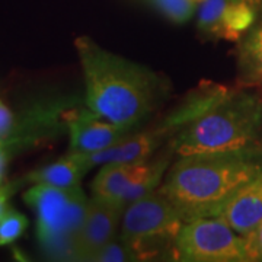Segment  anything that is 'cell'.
<instances>
[{"instance_id": "cell-1", "label": "cell", "mask_w": 262, "mask_h": 262, "mask_svg": "<svg viewBox=\"0 0 262 262\" xmlns=\"http://www.w3.org/2000/svg\"><path fill=\"white\" fill-rule=\"evenodd\" d=\"M84 79V102L98 117L131 130L169 94L165 76L102 48L86 35L76 38Z\"/></svg>"}, {"instance_id": "cell-2", "label": "cell", "mask_w": 262, "mask_h": 262, "mask_svg": "<svg viewBox=\"0 0 262 262\" xmlns=\"http://www.w3.org/2000/svg\"><path fill=\"white\" fill-rule=\"evenodd\" d=\"M262 172V140L244 147L179 156L159 189L185 222L217 217L232 196Z\"/></svg>"}, {"instance_id": "cell-3", "label": "cell", "mask_w": 262, "mask_h": 262, "mask_svg": "<svg viewBox=\"0 0 262 262\" xmlns=\"http://www.w3.org/2000/svg\"><path fill=\"white\" fill-rule=\"evenodd\" d=\"M262 140V88L227 89L206 113L166 144L173 155L237 149Z\"/></svg>"}, {"instance_id": "cell-4", "label": "cell", "mask_w": 262, "mask_h": 262, "mask_svg": "<svg viewBox=\"0 0 262 262\" xmlns=\"http://www.w3.org/2000/svg\"><path fill=\"white\" fill-rule=\"evenodd\" d=\"M229 88L214 82H201L170 113L149 130L133 131L121 141L92 155H79L86 168L105 163H136L149 160L150 156L175 139L181 131L195 121L200 115L219 101ZM76 155V153H75Z\"/></svg>"}, {"instance_id": "cell-5", "label": "cell", "mask_w": 262, "mask_h": 262, "mask_svg": "<svg viewBox=\"0 0 262 262\" xmlns=\"http://www.w3.org/2000/svg\"><path fill=\"white\" fill-rule=\"evenodd\" d=\"M24 201L37 213V237L46 255L76 261V241L89 203L80 187L35 184L24 194Z\"/></svg>"}, {"instance_id": "cell-6", "label": "cell", "mask_w": 262, "mask_h": 262, "mask_svg": "<svg viewBox=\"0 0 262 262\" xmlns=\"http://www.w3.org/2000/svg\"><path fill=\"white\" fill-rule=\"evenodd\" d=\"M185 223L177 206L159 188L125 207L118 237L134 251L139 261L177 259L175 244Z\"/></svg>"}, {"instance_id": "cell-7", "label": "cell", "mask_w": 262, "mask_h": 262, "mask_svg": "<svg viewBox=\"0 0 262 262\" xmlns=\"http://www.w3.org/2000/svg\"><path fill=\"white\" fill-rule=\"evenodd\" d=\"M177 261L248 262L244 236L222 217H200L185 222L175 244Z\"/></svg>"}, {"instance_id": "cell-8", "label": "cell", "mask_w": 262, "mask_h": 262, "mask_svg": "<svg viewBox=\"0 0 262 262\" xmlns=\"http://www.w3.org/2000/svg\"><path fill=\"white\" fill-rule=\"evenodd\" d=\"M172 156L175 155L166 147L153 160L105 163L92 182V192L94 195L118 201L127 207L159 188Z\"/></svg>"}, {"instance_id": "cell-9", "label": "cell", "mask_w": 262, "mask_h": 262, "mask_svg": "<svg viewBox=\"0 0 262 262\" xmlns=\"http://www.w3.org/2000/svg\"><path fill=\"white\" fill-rule=\"evenodd\" d=\"M262 0H204L196 28L203 37L237 42L259 18Z\"/></svg>"}, {"instance_id": "cell-10", "label": "cell", "mask_w": 262, "mask_h": 262, "mask_svg": "<svg viewBox=\"0 0 262 262\" xmlns=\"http://www.w3.org/2000/svg\"><path fill=\"white\" fill-rule=\"evenodd\" d=\"M124 211L125 206L118 201L96 195L89 200L76 241V261H92L105 245L117 237Z\"/></svg>"}, {"instance_id": "cell-11", "label": "cell", "mask_w": 262, "mask_h": 262, "mask_svg": "<svg viewBox=\"0 0 262 262\" xmlns=\"http://www.w3.org/2000/svg\"><path fill=\"white\" fill-rule=\"evenodd\" d=\"M133 131L136 130L98 117L88 108V105H84L69 121V153L92 155L117 144Z\"/></svg>"}, {"instance_id": "cell-12", "label": "cell", "mask_w": 262, "mask_h": 262, "mask_svg": "<svg viewBox=\"0 0 262 262\" xmlns=\"http://www.w3.org/2000/svg\"><path fill=\"white\" fill-rule=\"evenodd\" d=\"M217 217L242 236L255 229L262 220V172L241 188Z\"/></svg>"}, {"instance_id": "cell-13", "label": "cell", "mask_w": 262, "mask_h": 262, "mask_svg": "<svg viewBox=\"0 0 262 262\" xmlns=\"http://www.w3.org/2000/svg\"><path fill=\"white\" fill-rule=\"evenodd\" d=\"M236 70L237 84L262 88V12L236 42Z\"/></svg>"}, {"instance_id": "cell-14", "label": "cell", "mask_w": 262, "mask_h": 262, "mask_svg": "<svg viewBox=\"0 0 262 262\" xmlns=\"http://www.w3.org/2000/svg\"><path fill=\"white\" fill-rule=\"evenodd\" d=\"M89 172L79 155L67 153L54 163L37 169L22 179V184H46L51 187L76 188L80 187V181Z\"/></svg>"}, {"instance_id": "cell-15", "label": "cell", "mask_w": 262, "mask_h": 262, "mask_svg": "<svg viewBox=\"0 0 262 262\" xmlns=\"http://www.w3.org/2000/svg\"><path fill=\"white\" fill-rule=\"evenodd\" d=\"M28 226V220L15 208H8L0 217V248L13 244L22 236Z\"/></svg>"}, {"instance_id": "cell-16", "label": "cell", "mask_w": 262, "mask_h": 262, "mask_svg": "<svg viewBox=\"0 0 262 262\" xmlns=\"http://www.w3.org/2000/svg\"><path fill=\"white\" fill-rule=\"evenodd\" d=\"M169 20L175 24H185L192 18L196 3L194 0H149Z\"/></svg>"}, {"instance_id": "cell-17", "label": "cell", "mask_w": 262, "mask_h": 262, "mask_svg": "<svg viewBox=\"0 0 262 262\" xmlns=\"http://www.w3.org/2000/svg\"><path fill=\"white\" fill-rule=\"evenodd\" d=\"M92 261L95 262H128L139 261L134 251L118 236L111 241L108 245H105L99 252L94 256Z\"/></svg>"}, {"instance_id": "cell-18", "label": "cell", "mask_w": 262, "mask_h": 262, "mask_svg": "<svg viewBox=\"0 0 262 262\" xmlns=\"http://www.w3.org/2000/svg\"><path fill=\"white\" fill-rule=\"evenodd\" d=\"M248 262H262V220L249 233L244 234Z\"/></svg>"}, {"instance_id": "cell-19", "label": "cell", "mask_w": 262, "mask_h": 262, "mask_svg": "<svg viewBox=\"0 0 262 262\" xmlns=\"http://www.w3.org/2000/svg\"><path fill=\"white\" fill-rule=\"evenodd\" d=\"M15 127V114L0 101V146L10 140Z\"/></svg>"}, {"instance_id": "cell-20", "label": "cell", "mask_w": 262, "mask_h": 262, "mask_svg": "<svg viewBox=\"0 0 262 262\" xmlns=\"http://www.w3.org/2000/svg\"><path fill=\"white\" fill-rule=\"evenodd\" d=\"M10 188L6 187V188H0V217L3 215V213L9 208L8 207V196L10 195Z\"/></svg>"}, {"instance_id": "cell-21", "label": "cell", "mask_w": 262, "mask_h": 262, "mask_svg": "<svg viewBox=\"0 0 262 262\" xmlns=\"http://www.w3.org/2000/svg\"><path fill=\"white\" fill-rule=\"evenodd\" d=\"M195 3H201V2H204V0H194Z\"/></svg>"}]
</instances>
